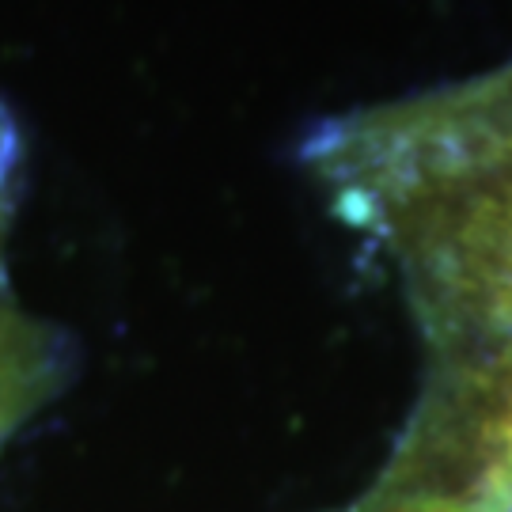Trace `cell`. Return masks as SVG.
Here are the masks:
<instances>
[{
	"label": "cell",
	"instance_id": "1",
	"mask_svg": "<svg viewBox=\"0 0 512 512\" xmlns=\"http://www.w3.org/2000/svg\"><path fill=\"white\" fill-rule=\"evenodd\" d=\"M342 512H475V509L467 501H459L456 494L440 490V486H429L421 478L399 475V471L384 467V475L376 478V486Z\"/></svg>",
	"mask_w": 512,
	"mask_h": 512
},
{
	"label": "cell",
	"instance_id": "2",
	"mask_svg": "<svg viewBox=\"0 0 512 512\" xmlns=\"http://www.w3.org/2000/svg\"><path fill=\"white\" fill-rule=\"evenodd\" d=\"M16 179H19V137L12 118H8V110L0 107V308L12 304L8 277H4V236H8V220H12V205H16Z\"/></svg>",
	"mask_w": 512,
	"mask_h": 512
}]
</instances>
